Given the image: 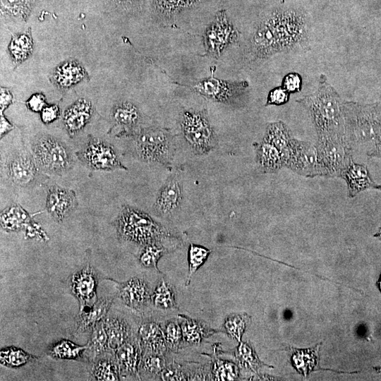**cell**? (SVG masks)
I'll return each mask as SVG.
<instances>
[{"label":"cell","instance_id":"23","mask_svg":"<svg viewBox=\"0 0 381 381\" xmlns=\"http://www.w3.org/2000/svg\"><path fill=\"white\" fill-rule=\"evenodd\" d=\"M87 78L88 73L83 66L74 59L58 64L52 74L54 84L60 89L70 88Z\"/></svg>","mask_w":381,"mask_h":381},{"label":"cell","instance_id":"26","mask_svg":"<svg viewBox=\"0 0 381 381\" xmlns=\"http://www.w3.org/2000/svg\"><path fill=\"white\" fill-rule=\"evenodd\" d=\"M114 123L121 128V135L131 136L138 128L141 116L138 109L128 102H119L114 105L111 111Z\"/></svg>","mask_w":381,"mask_h":381},{"label":"cell","instance_id":"47","mask_svg":"<svg viewBox=\"0 0 381 381\" xmlns=\"http://www.w3.org/2000/svg\"><path fill=\"white\" fill-rule=\"evenodd\" d=\"M290 93L282 86L273 88L269 92L265 106L285 104L289 100Z\"/></svg>","mask_w":381,"mask_h":381},{"label":"cell","instance_id":"15","mask_svg":"<svg viewBox=\"0 0 381 381\" xmlns=\"http://www.w3.org/2000/svg\"><path fill=\"white\" fill-rule=\"evenodd\" d=\"M278 52L282 51L274 29L265 17L250 39L248 53L253 59H263Z\"/></svg>","mask_w":381,"mask_h":381},{"label":"cell","instance_id":"16","mask_svg":"<svg viewBox=\"0 0 381 381\" xmlns=\"http://www.w3.org/2000/svg\"><path fill=\"white\" fill-rule=\"evenodd\" d=\"M5 167L10 181L21 187H26L35 181L38 168L32 155L25 151L11 155Z\"/></svg>","mask_w":381,"mask_h":381},{"label":"cell","instance_id":"11","mask_svg":"<svg viewBox=\"0 0 381 381\" xmlns=\"http://www.w3.org/2000/svg\"><path fill=\"white\" fill-rule=\"evenodd\" d=\"M238 38V32L229 20L224 10L219 11L203 34V44L207 55L219 57Z\"/></svg>","mask_w":381,"mask_h":381},{"label":"cell","instance_id":"46","mask_svg":"<svg viewBox=\"0 0 381 381\" xmlns=\"http://www.w3.org/2000/svg\"><path fill=\"white\" fill-rule=\"evenodd\" d=\"M212 375L214 380H234L238 377L239 369L233 362L217 360L213 364Z\"/></svg>","mask_w":381,"mask_h":381},{"label":"cell","instance_id":"42","mask_svg":"<svg viewBox=\"0 0 381 381\" xmlns=\"http://www.w3.org/2000/svg\"><path fill=\"white\" fill-rule=\"evenodd\" d=\"M168 252V248L158 243H150L143 246L138 255L140 263L147 268H157L159 260Z\"/></svg>","mask_w":381,"mask_h":381},{"label":"cell","instance_id":"45","mask_svg":"<svg viewBox=\"0 0 381 381\" xmlns=\"http://www.w3.org/2000/svg\"><path fill=\"white\" fill-rule=\"evenodd\" d=\"M162 329L168 349L172 351L179 349L183 340L180 322L176 319H171L167 321Z\"/></svg>","mask_w":381,"mask_h":381},{"label":"cell","instance_id":"20","mask_svg":"<svg viewBox=\"0 0 381 381\" xmlns=\"http://www.w3.org/2000/svg\"><path fill=\"white\" fill-rule=\"evenodd\" d=\"M142 353L165 355L168 349L161 325L155 320H147L141 322L136 334Z\"/></svg>","mask_w":381,"mask_h":381},{"label":"cell","instance_id":"35","mask_svg":"<svg viewBox=\"0 0 381 381\" xmlns=\"http://www.w3.org/2000/svg\"><path fill=\"white\" fill-rule=\"evenodd\" d=\"M203 0H152L155 12L161 18H171Z\"/></svg>","mask_w":381,"mask_h":381},{"label":"cell","instance_id":"51","mask_svg":"<svg viewBox=\"0 0 381 381\" xmlns=\"http://www.w3.org/2000/svg\"><path fill=\"white\" fill-rule=\"evenodd\" d=\"M13 101V96L11 92L6 87H1L0 94V110L1 113H4Z\"/></svg>","mask_w":381,"mask_h":381},{"label":"cell","instance_id":"44","mask_svg":"<svg viewBox=\"0 0 381 381\" xmlns=\"http://www.w3.org/2000/svg\"><path fill=\"white\" fill-rule=\"evenodd\" d=\"M1 11L7 16L25 20L35 0H1Z\"/></svg>","mask_w":381,"mask_h":381},{"label":"cell","instance_id":"28","mask_svg":"<svg viewBox=\"0 0 381 381\" xmlns=\"http://www.w3.org/2000/svg\"><path fill=\"white\" fill-rule=\"evenodd\" d=\"M90 380L99 381L120 380V374L114 353L106 351L93 362L90 371Z\"/></svg>","mask_w":381,"mask_h":381},{"label":"cell","instance_id":"8","mask_svg":"<svg viewBox=\"0 0 381 381\" xmlns=\"http://www.w3.org/2000/svg\"><path fill=\"white\" fill-rule=\"evenodd\" d=\"M272 25L282 52L308 44L306 21L303 13L295 11L275 10L266 16Z\"/></svg>","mask_w":381,"mask_h":381},{"label":"cell","instance_id":"30","mask_svg":"<svg viewBox=\"0 0 381 381\" xmlns=\"http://www.w3.org/2000/svg\"><path fill=\"white\" fill-rule=\"evenodd\" d=\"M33 39L31 29L12 35L8 45V51L13 64L17 66L26 61L33 50Z\"/></svg>","mask_w":381,"mask_h":381},{"label":"cell","instance_id":"38","mask_svg":"<svg viewBox=\"0 0 381 381\" xmlns=\"http://www.w3.org/2000/svg\"><path fill=\"white\" fill-rule=\"evenodd\" d=\"M235 356L240 366L255 373L262 366H269L259 359L253 348L247 342H239Z\"/></svg>","mask_w":381,"mask_h":381},{"label":"cell","instance_id":"58","mask_svg":"<svg viewBox=\"0 0 381 381\" xmlns=\"http://www.w3.org/2000/svg\"><path fill=\"white\" fill-rule=\"evenodd\" d=\"M378 373H381V368H375Z\"/></svg>","mask_w":381,"mask_h":381},{"label":"cell","instance_id":"2","mask_svg":"<svg viewBox=\"0 0 381 381\" xmlns=\"http://www.w3.org/2000/svg\"><path fill=\"white\" fill-rule=\"evenodd\" d=\"M344 102L324 74L319 77L315 93L296 100L308 111L318 135L345 132Z\"/></svg>","mask_w":381,"mask_h":381},{"label":"cell","instance_id":"7","mask_svg":"<svg viewBox=\"0 0 381 381\" xmlns=\"http://www.w3.org/2000/svg\"><path fill=\"white\" fill-rule=\"evenodd\" d=\"M32 155L39 169L48 174H61L69 170L73 159L63 143L48 135L37 137L32 143Z\"/></svg>","mask_w":381,"mask_h":381},{"label":"cell","instance_id":"50","mask_svg":"<svg viewBox=\"0 0 381 381\" xmlns=\"http://www.w3.org/2000/svg\"><path fill=\"white\" fill-rule=\"evenodd\" d=\"M59 116L60 109L58 104H47L40 112L41 120L45 124L54 122Z\"/></svg>","mask_w":381,"mask_h":381},{"label":"cell","instance_id":"9","mask_svg":"<svg viewBox=\"0 0 381 381\" xmlns=\"http://www.w3.org/2000/svg\"><path fill=\"white\" fill-rule=\"evenodd\" d=\"M284 167L307 178L323 176L315 145L294 138L284 156Z\"/></svg>","mask_w":381,"mask_h":381},{"label":"cell","instance_id":"40","mask_svg":"<svg viewBox=\"0 0 381 381\" xmlns=\"http://www.w3.org/2000/svg\"><path fill=\"white\" fill-rule=\"evenodd\" d=\"M37 359V357L14 346L2 349L0 351L1 364L9 368H18Z\"/></svg>","mask_w":381,"mask_h":381},{"label":"cell","instance_id":"14","mask_svg":"<svg viewBox=\"0 0 381 381\" xmlns=\"http://www.w3.org/2000/svg\"><path fill=\"white\" fill-rule=\"evenodd\" d=\"M97 276L89 263L72 274L70 289L78 299L80 310L92 307L97 302Z\"/></svg>","mask_w":381,"mask_h":381},{"label":"cell","instance_id":"52","mask_svg":"<svg viewBox=\"0 0 381 381\" xmlns=\"http://www.w3.org/2000/svg\"><path fill=\"white\" fill-rule=\"evenodd\" d=\"M13 125L5 117L4 113H1L0 134L1 137L13 129Z\"/></svg>","mask_w":381,"mask_h":381},{"label":"cell","instance_id":"55","mask_svg":"<svg viewBox=\"0 0 381 381\" xmlns=\"http://www.w3.org/2000/svg\"><path fill=\"white\" fill-rule=\"evenodd\" d=\"M358 334L361 336V337H363L365 338H368V331H367V328L365 327H363L361 325V327H360L358 329Z\"/></svg>","mask_w":381,"mask_h":381},{"label":"cell","instance_id":"36","mask_svg":"<svg viewBox=\"0 0 381 381\" xmlns=\"http://www.w3.org/2000/svg\"><path fill=\"white\" fill-rule=\"evenodd\" d=\"M150 303L162 310L178 308L174 289L163 279L152 291Z\"/></svg>","mask_w":381,"mask_h":381},{"label":"cell","instance_id":"19","mask_svg":"<svg viewBox=\"0 0 381 381\" xmlns=\"http://www.w3.org/2000/svg\"><path fill=\"white\" fill-rule=\"evenodd\" d=\"M150 288L143 278L135 277L120 284L118 297L128 307L143 311L150 303Z\"/></svg>","mask_w":381,"mask_h":381},{"label":"cell","instance_id":"49","mask_svg":"<svg viewBox=\"0 0 381 381\" xmlns=\"http://www.w3.org/2000/svg\"><path fill=\"white\" fill-rule=\"evenodd\" d=\"M25 105L30 111L40 113L47 104L44 95L41 92H36L28 98Z\"/></svg>","mask_w":381,"mask_h":381},{"label":"cell","instance_id":"34","mask_svg":"<svg viewBox=\"0 0 381 381\" xmlns=\"http://www.w3.org/2000/svg\"><path fill=\"white\" fill-rule=\"evenodd\" d=\"M320 344H318L310 349L294 350L291 358V364L297 372L304 377L316 368L319 361Z\"/></svg>","mask_w":381,"mask_h":381},{"label":"cell","instance_id":"24","mask_svg":"<svg viewBox=\"0 0 381 381\" xmlns=\"http://www.w3.org/2000/svg\"><path fill=\"white\" fill-rule=\"evenodd\" d=\"M93 113L92 103L80 98L64 111L63 121L70 135L81 131L90 121Z\"/></svg>","mask_w":381,"mask_h":381},{"label":"cell","instance_id":"41","mask_svg":"<svg viewBox=\"0 0 381 381\" xmlns=\"http://www.w3.org/2000/svg\"><path fill=\"white\" fill-rule=\"evenodd\" d=\"M250 321V317L245 313H231L224 319V328L229 337L241 342Z\"/></svg>","mask_w":381,"mask_h":381},{"label":"cell","instance_id":"1","mask_svg":"<svg viewBox=\"0 0 381 381\" xmlns=\"http://www.w3.org/2000/svg\"><path fill=\"white\" fill-rule=\"evenodd\" d=\"M118 238L140 246L154 243L176 248L181 238L176 234L156 222L147 213L123 205L115 221Z\"/></svg>","mask_w":381,"mask_h":381},{"label":"cell","instance_id":"39","mask_svg":"<svg viewBox=\"0 0 381 381\" xmlns=\"http://www.w3.org/2000/svg\"><path fill=\"white\" fill-rule=\"evenodd\" d=\"M165 355L157 353H142L139 367L140 380L142 378H153L160 375L165 368Z\"/></svg>","mask_w":381,"mask_h":381},{"label":"cell","instance_id":"57","mask_svg":"<svg viewBox=\"0 0 381 381\" xmlns=\"http://www.w3.org/2000/svg\"><path fill=\"white\" fill-rule=\"evenodd\" d=\"M377 286L381 293V274L380 275V277L377 282Z\"/></svg>","mask_w":381,"mask_h":381},{"label":"cell","instance_id":"37","mask_svg":"<svg viewBox=\"0 0 381 381\" xmlns=\"http://www.w3.org/2000/svg\"><path fill=\"white\" fill-rule=\"evenodd\" d=\"M85 346H78L73 342L62 339L53 344L49 350L51 357L56 359L79 360L84 358Z\"/></svg>","mask_w":381,"mask_h":381},{"label":"cell","instance_id":"17","mask_svg":"<svg viewBox=\"0 0 381 381\" xmlns=\"http://www.w3.org/2000/svg\"><path fill=\"white\" fill-rule=\"evenodd\" d=\"M114 356L121 380H140L139 367L142 358V349L136 335L121 346L115 351Z\"/></svg>","mask_w":381,"mask_h":381},{"label":"cell","instance_id":"32","mask_svg":"<svg viewBox=\"0 0 381 381\" xmlns=\"http://www.w3.org/2000/svg\"><path fill=\"white\" fill-rule=\"evenodd\" d=\"M108 351V336L103 320L92 329L84 358L89 362H93L99 355Z\"/></svg>","mask_w":381,"mask_h":381},{"label":"cell","instance_id":"29","mask_svg":"<svg viewBox=\"0 0 381 381\" xmlns=\"http://www.w3.org/2000/svg\"><path fill=\"white\" fill-rule=\"evenodd\" d=\"M180 324L182 329V344L197 345L203 339L219 332L217 329L210 328L204 322L191 319L186 315H180Z\"/></svg>","mask_w":381,"mask_h":381},{"label":"cell","instance_id":"18","mask_svg":"<svg viewBox=\"0 0 381 381\" xmlns=\"http://www.w3.org/2000/svg\"><path fill=\"white\" fill-rule=\"evenodd\" d=\"M77 198L73 190L61 188L56 184L49 187L46 207L52 218L61 222L76 209Z\"/></svg>","mask_w":381,"mask_h":381},{"label":"cell","instance_id":"54","mask_svg":"<svg viewBox=\"0 0 381 381\" xmlns=\"http://www.w3.org/2000/svg\"><path fill=\"white\" fill-rule=\"evenodd\" d=\"M116 1L118 4L129 7V6H133L135 5H138L140 3L141 0H114Z\"/></svg>","mask_w":381,"mask_h":381},{"label":"cell","instance_id":"3","mask_svg":"<svg viewBox=\"0 0 381 381\" xmlns=\"http://www.w3.org/2000/svg\"><path fill=\"white\" fill-rule=\"evenodd\" d=\"M345 134L353 148L368 147L366 153L381 136V106L344 102Z\"/></svg>","mask_w":381,"mask_h":381},{"label":"cell","instance_id":"31","mask_svg":"<svg viewBox=\"0 0 381 381\" xmlns=\"http://www.w3.org/2000/svg\"><path fill=\"white\" fill-rule=\"evenodd\" d=\"M292 133L289 127L281 121L268 123L263 140L274 145L282 153L284 162L291 140Z\"/></svg>","mask_w":381,"mask_h":381},{"label":"cell","instance_id":"56","mask_svg":"<svg viewBox=\"0 0 381 381\" xmlns=\"http://www.w3.org/2000/svg\"><path fill=\"white\" fill-rule=\"evenodd\" d=\"M373 236L381 241V227L378 228L377 231L373 235Z\"/></svg>","mask_w":381,"mask_h":381},{"label":"cell","instance_id":"13","mask_svg":"<svg viewBox=\"0 0 381 381\" xmlns=\"http://www.w3.org/2000/svg\"><path fill=\"white\" fill-rule=\"evenodd\" d=\"M183 200V185L179 172L169 176L159 189L152 210L162 217H170L181 208Z\"/></svg>","mask_w":381,"mask_h":381},{"label":"cell","instance_id":"53","mask_svg":"<svg viewBox=\"0 0 381 381\" xmlns=\"http://www.w3.org/2000/svg\"><path fill=\"white\" fill-rule=\"evenodd\" d=\"M366 154L370 157L381 158V136L377 139L372 148Z\"/></svg>","mask_w":381,"mask_h":381},{"label":"cell","instance_id":"12","mask_svg":"<svg viewBox=\"0 0 381 381\" xmlns=\"http://www.w3.org/2000/svg\"><path fill=\"white\" fill-rule=\"evenodd\" d=\"M75 155L83 164L92 169L127 170L111 145L97 138H90Z\"/></svg>","mask_w":381,"mask_h":381},{"label":"cell","instance_id":"4","mask_svg":"<svg viewBox=\"0 0 381 381\" xmlns=\"http://www.w3.org/2000/svg\"><path fill=\"white\" fill-rule=\"evenodd\" d=\"M133 152L145 162H156L165 167L171 164L176 145L174 135L167 128H140L131 136Z\"/></svg>","mask_w":381,"mask_h":381},{"label":"cell","instance_id":"43","mask_svg":"<svg viewBox=\"0 0 381 381\" xmlns=\"http://www.w3.org/2000/svg\"><path fill=\"white\" fill-rule=\"evenodd\" d=\"M211 250L208 248L190 243L188 252V274L186 280V286L190 284L193 274L205 263Z\"/></svg>","mask_w":381,"mask_h":381},{"label":"cell","instance_id":"33","mask_svg":"<svg viewBox=\"0 0 381 381\" xmlns=\"http://www.w3.org/2000/svg\"><path fill=\"white\" fill-rule=\"evenodd\" d=\"M33 222L28 212L18 205L11 206L1 213V226L6 231L26 230Z\"/></svg>","mask_w":381,"mask_h":381},{"label":"cell","instance_id":"10","mask_svg":"<svg viewBox=\"0 0 381 381\" xmlns=\"http://www.w3.org/2000/svg\"><path fill=\"white\" fill-rule=\"evenodd\" d=\"M214 73V68L212 67L210 76L193 83L192 90L212 101L229 104L241 97L249 86L246 80H222L215 78Z\"/></svg>","mask_w":381,"mask_h":381},{"label":"cell","instance_id":"48","mask_svg":"<svg viewBox=\"0 0 381 381\" xmlns=\"http://www.w3.org/2000/svg\"><path fill=\"white\" fill-rule=\"evenodd\" d=\"M282 87L291 93L300 92L302 87V78L295 72L287 73L283 78Z\"/></svg>","mask_w":381,"mask_h":381},{"label":"cell","instance_id":"21","mask_svg":"<svg viewBox=\"0 0 381 381\" xmlns=\"http://www.w3.org/2000/svg\"><path fill=\"white\" fill-rule=\"evenodd\" d=\"M340 178L346 183L349 198H353L369 188L381 190V184H377L373 180L368 168L363 164L354 162L353 160L344 169Z\"/></svg>","mask_w":381,"mask_h":381},{"label":"cell","instance_id":"27","mask_svg":"<svg viewBox=\"0 0 381 381\" xmlns=\"http://www.w3.org/2000/svg\"><path fill=\"white\" fill-rule=\"evenodd\" d=\"M253 145L256 162L262 172L275 173L284 167L283 156L274 145L264 140Z\"/></svg>","mask_w":381,"mask_h":381},{"label":"cell","instance_id":"5","mask_svg":"<svg viewBox=\"0 0 381 381\" xmlns=\"http://www.w3.org/2000/svg\"><path fill=\"white\" fill-rule=\"evenodd\" d=\"M315 147L322 176L340 177L353 160V147L347 139L345 132L319 135Z\"/></svg>","mask_w":381,"mask_h":381},{"label":"cell","instance_id":"22","mask_svg":"<svg viewBox=\"0 0 381 381\" xmlns=\"http://www.w3.org/2000/svg\"><path fill=\"white\" fill-rule=\"evenodd\" d=\"M114 297L102 296L90 308L80 311L75 318L74 332L83 333L103 320L110 310Z\"/></svg>","mask_w":381,"mask_h":381},{"label":"cell","instance_id":"25","mask_svg":"<svg viewBox=\"0 0 381 381\" xmlns=\"http://www.w3.org/2000/svg\"><path fill=\"white\" fill-rule=\"evenodd\" d=\"M108 336L109 350L115 351L133 335V329L127 320L120 315L110 314L109 312L104 319Z\"/></svg>","mask_w":381,"mask_h":381},{"label":"cell","instance_id":"6","mask_svg":"<svg viewBox=\"0 0 381 381\" xmlns=\"http://www.w3.org/2000/svg\"><path fill=\"white\" fill-rule=\"evenodd\" d=\"M180 126L183 135L194 155H206L217 145V137L205 109L183 111L180 118Z\"/></svg>","mask_w":381,"mask_h":381}]
</instances>
